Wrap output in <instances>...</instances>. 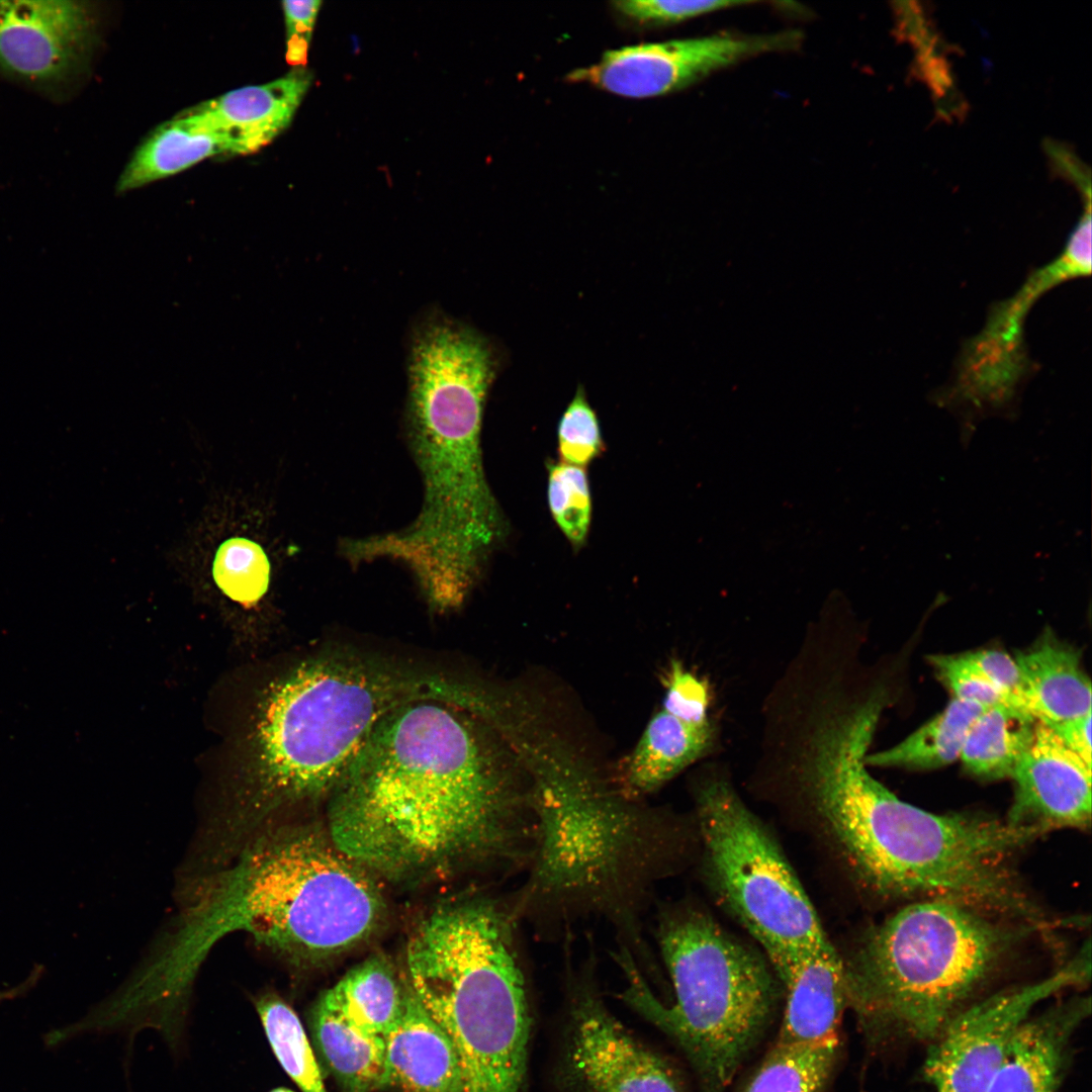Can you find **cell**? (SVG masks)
<instances>
[{
  "instance_id": "obj_1",
  "label": "cell",
  "mask_w": 1092,
  "mask_h": 1092,
  "mask_svg": "<svg viewBox=\"0 0 1092 1092\" xmlns=\"http://www.w3.org/2000/svg\"><path fill=\"white\" fill-rule=\"evenodd\" d=\"M468 709L439 700L386 716L335 789L333 844L359 866L405 872L461 857L527 871L538 825Z\"/></svg>"
},
{
  "instance_id": "obj_15",
  "label": "cell",
  "mask_w": 1092,
  "mask_h": 1092,
  "mask_svg": "<svg viewBox=\"0 0 1092 1092\" xmlns=\"http://www.w3.org/2000/svg\"><path fill=\"white\" fill-rule=\"evenodd\" d=\"M95 33L87 2L0 0V72L40 87L69 81Z\"/></svg>"
},
{
  "instance_id": "obj_40",
  "label": "cell",
  "mask_w": 1092,
  "mask_h": 1092,
  "mask_svg": "<svg viewBox=\"0 0 1092 1092\" xmlns=\"http://www.w3.org/2000/svg\"><path fill=\"white\" fill-rule=\"evenodd\" d=\"M270 1092H294V1091H292V1090H290V1089H288L286 1087H278V1088H275V1089L271 1090Z\"/></svg>"
},
{
  "instance_id": "obj_5",
  "label": "cell",
  "mask_w": 1092,
  "mask_h": 1092,
  "mask_svg": "<svg viewBox=\"0 0 1092 1092\" xmlns=\"http://www.w3.org/2000/svg\"><path fill=\"white\" fill-rule=\"evenodd\" d=\"M532 793L538 839L512 900L518 919L560 930L576 917L601 915L621 946L645 954L640 912L664 874L669 834L628 806L629 799L557 764L538 768Z\"/></svg>"
},
{
  "instance_id": "obj_39",
  "label": "cell",
  "mask_w": 1092,
  "mask_h": 1092,
  "mask_svg": "<svg viewBox=\"0 0 1092 1092\" xmlns=\"http://www.w3.org/2000/svg\"><path fill=\"white\" fill-rule=\"evenodd\" d=\"M36 979L37 977L34 974H31L25 981H23L19 985L13 988L0 990V1002L11 1000L25 994L33 986Z\"/></svg>"
},
{
  "instance_id": "obj_8",
  "label": "cell",
  "mask_w": 1092,
  "mask_h": 1092,
  "mask_svg": "<svg viewBox=\"0 0 1092 1092\" xmlns=\"http://www.w3.org/2000/svg\"><path fill=\"white\" fill-rule=\"evenodd\" d=\"M655 939L673 1003L654 995L631 960L619 964L627 979L621 997L678 1043L700 1092H724L767 1026L783 986L762 951L695 906L661 908Z\"/></svg>"
},
{
  "instance_id": "obj_6",
  "label": "cell",
  "mask_w": 1092,
  "mask_h": 1092,
  "mask_svg": "<svg viewBox=\"0 0 1092 1092\" xmlns=\"http://www.w3.org/2000/svg\"><path fill=\"white\" fill-rule=\"evenodd\" d=\"M1038 931L952 902H908L842 959L847 1007L874 1043L928 1044Z\"/></svg>"
},
{
  "instance_id": "obj_20",
  "label": "cell",
  "mask_w": 1092,
  "mask_h": 1092,
  "mask_svg": "<svg viewBox=\"0 0 1092 1092\" xmlns=\"http://www.w3.org/2000/svg\"><path fill=\"white\" fill-rule=\"evenodd\" d=\"M786 1007L776 1042L837 1035L847 1007L842 958L830 941L805 957L782 982Z\"/></svg>"
},
{
  "instance_id": "obj_28",
  "label": "cell",
  "mask_w": 1092,
  "mask_h": 1092,
  "mask_svg": "<svg viewBox=\"0 0 1092 1092\" xmlns=\"http://www.w3.org/2000/svg\"><path fill=\"white\" fill-rule=\"evenodd\" d=\"M839 1046L837 1035L809 1042H776L740 1092H822Z\"/></svg>"
},
{
  "instance_id": "obj_34",
  "label": "cell",
  "mask_w": 1092,
  "mask_h": 1092,
  "mask_svg": "<svg viewBox=\"0 0 1092 1092\" xmlns=\"http://www.w3.org/2000/svg\"><path fill=\"white\" fill-rule=\"evenodd\" d=\"M753 3L756 2L624 0L613 2V9L629 23L641 27H658L682 22L703 14Z\"/></svg>"
},
{
  "instance_id": "obj_16",
  "label": "cell",
  "mask_w": 1092,
  "mask_h": 1092,
  "mask_svg": "<svg viewBox=\"0 0 1092 1092\" xmlns=\"http://www.w3.org/2000/svg\"><path fill=\"white\" fill-rule=\"evenodd\" d=\"M1014 796L1006 821L1039 835L1091 825V765L1038 721L1012 778Z\"/></svg>"
},
{
  "instance_id": "obj_36",
  "label": "cell",
  "mask_w": 1092,
  "mask_h": 1092,
  "mask_svg": "<svg viewBox=\"0 0 1092 1092\" xmlns=\"http://www.w3.org/2000/svg\"><path fill=\"white\" fill-rule=\"evenodd\" d=\"M321 5L320 0L282 2L286 26V61L294 68H305L311 33Z\"/></svg>"
},
{
  "instance_id": "obj_37",
  "label": "cell",
  "mask_w": 1092,
  "mask_h": 1092,
  "mask_svg": "<svg viewBox=\"0 0 1092 1092\" xmlns=\"http://www.w3.org/2000/svg\"><path fill=\"white\" fill-rule=\"evenodd\" d=\"M964 654L1018 708L1028 711L1024 700L1023 680L1014 656L996 649L976 650Z\"/></svg>"
},
{
  "instance_id": "obj_12",
  "label": "cell",
  "mask_w": 1092,
  "mask_h": 1092,
  "mask_svg": "<svg viewBox=\"0 0 1092 1092\" xmlns=\"http://www.w3.org/2000/svg\"><path fill=\"white\" fill-rule=\"evenodd\" d=\"M801 41L800 31L787 30L640 43L608 51L598 63L570 72L567 80L629 98L655 97L752 57L797 49Z\"/></svg>"
},
{
  "instance_id": "obj_22",
  "label": "cell",
  "mask_w": 1092,
  "mask_h": 1092,
  "mask_svg": "<svg viewBox=\"0 0 1092 1092\" xmlns=\"http://www.w3.org/2000/svg\"><path fill=\"white\" fill-rule=\"evenodd\" d=\"M237 155L233 141L192 109L157 127L123 169L116 190L124 193L182 172L215 155Z\"/></svg>"
},
{
  "instance_id": "obj_35",
  "label": "cell",
  "mask_w": 1092,
  "mask_h": 1092,
  "mask_svg": "<svg viewBox=\"0 0 1092 1092\" xmlns=\"http://www.w3.org/2000/svg\"><path fill=\"white\" fill-rule=\"evenodd\" d=\"M664 679L662 710L689 723L711 722L708 714L711 693L706 680L686 669L677 660L670 663Z\"/></svg>"
},
{
  "instance_id": "obj_23",
  "label": "cell",
  "mask_w": 1092,
  "mask_h": 1092,
  "mask_svg": "<svg viewBox=\"0 0 1092 1092\" xmlns=\"http://www.w3.org/2000/svg\"><path fill=\"white\" fill-rule=\"evenodd\" d=\"M714 742L712 721L693 724L661 709L648 722L627 761L621 794L633 801L656 791L710 752Z\"/></svg>"
},
{
  "instance_id": "obj_19",
  "label": "cell",
  "mask_w": 1092,
  "mask_h": 1092,
  "mask_svg": "<svg viewBox=\"0 0 1092 1092\" xmlns=\"http://www.w3.org/2000/svg\"><path fill=\"white\" fill-rule=\"evenodd\" d=\"M311 80L306 68H293L272 82L230 91L191 109L230 136L239 155L251 154L290 124Z\"/></svg>"
},
{
  "instance_id": "obj_18",
  "label": "cell",
  "mask_w": 1092,
  "mask_h": 1092,
  "mask_svg": "<svg viewBox=\"0 0 1092 1092\" xmlns=\"http://www.w3.org/2000/svg\"><path fill=\"white\" fill-rule=\"evenodd\" d=\"M383 1039L382 1087L401 1092H464L453 1044L410 990L399 1018Z\"/></svg>"
},
{
  "instance_id": "obj_14",
  "label": "cell",
  "mask_w": 1092,
  "mask_h": 1092,
  "mask_svg": "<svg viewBox=\"0 0 1092 1092\" xmlns=\"http://www.w3.org/2000/svg\"><path fill=\"white\" fill-rule=\"evenodd\" d=\"M1091 274V216L1083 214L1061 254L1028 276L1010 297L991 307L983 330L969 340L958 381L985 398L1010 397L1028 367L1023 326L1035 301L1064 281Z\"/></svg>"
},
{
  "instance_id": "obj_26",
  "label": "cell",
  "mask_w": 1092,
  "mask_h": 1092,
  "mask_svg": "<svg viewBox=\"0 0 1092 1092\" xmlns=\"http://www.w3.org/2000/svg\"><path fill=\"white\" fill-rule=\"evenodd\" d=\"M405 995L388 965L371 959L348 972L320 1001L356 1027L383 1037L399 1018Z\"/></svg>"
},
{
  "instance_id": "obj_4",
  "label": "cell",
  "mask_w": 1092,
  "mask_h": 1092,
  "mask_svg": "<svg viewBox=\"0 0 1092 1092\" xmlns=\"http://www.w3.org/2000/svg\"><path fill=\"white\" fill-rule=\"evenodd\" d=\"M461 684L349 651L301 661L259 707L241 780L219 828L241 842L279 806L337 788L375 728L419 700L456 703Z\"/></svg>"
},
{
  "instance_id": "obj_7",
  "label": "cell",
  "mask_w": 1092,
  "mask_h": 1092,
  "mask_svg": "<svg viewBox=\"0 0 1092 1092\" xmlns=\"http://www.w3.org/2000/svg\"><path fill=\"white\" fill-rule=\"evenodd\" d=\"M516 930L492 910L457 908L407 944L410 991L453 1044L464 1092H524L530 1009Z\"/></svg>"
},
{
  "instance_id": "obj_24",
  "label": "cell",
  "mask_w": 1092,
  "mask_h": 1092,
  "mask_svg": "<svg viewBox=\"0 0 1092 1092\" xmlns=\"http://www.w3.org/2000/svg\"><path fill=\"white\" fill-rule=\"evenodd\" d=\"M316 1050L344 1092H371L382 1087L385 1045L317 1002L310 1016Z\"/></svg>"
},
{
  "instance_id": "obj_17",
  "label": "cell",
  "mask_w": 1092,
  "mask_h": 1092,
  "mask_svg": "<svg viewBox=\"0 0 1092 1092\" xmlns=\"http://www.w3.org/2000/svg\"><path fill=\"white\" fill-rule=\"evenodd\" d=\"M1090 1012V996L1076 995L1031 1014L986 1092H1060L1073 1039Z\"/></svg>"
},
{
  "instance_id": "obj_10",
  "label": "cell",
  "mask_w": 1092,
  "mask_h": 1092,
  "mask_svg": "<svg viewBox=\"0 0 1092 1092\" xmlns=\"http://www.w3.org/2000/svg\"><path fill=\"white\" fill-rule=\"evenodd\" d=\"M494 361L486 342L459 325L438 322L414 341L408 361V421L421 474L443 486L483 472L480 433Z\"/></svg>"
},
{
  "instance_id": "obj_21",
  "label": "cell",
  "mask_w": 1092,
  "mask_h": 1092,
  "mask_svg": "<svg viewBox=\"0 0 1092 1092\" xmlns=\"http://www.w3.org/2000/svg\"><path fill=\"white\" fill-rule=\"evenodd\" d=\"M1027 710L1050 725L1092 712L1091 682L1075 647L1044 632L1014 656Z\"/></svg>"
},
{
  "instance_id": "obj_27",
  "label": "cell",
  "mask_w": 1092,
  "mask_h": 1092,
  "mask_svg": "<svg viewBox=\"0 0 1092 1092\" xmlns=\"http://www.w3.org/2000/svg\"><path fill=\"white\" fill-rule=\"evenodd\" d=\"M985 707L952 699L930 721L896 745L868 753L867 766L932 769L960 758L968 731Z\"/></svg>"
},
{
  "instance_id": "obj_11",
  "label": "cell",
  "mask_w": 1092,
  "mask_h": 1092,
  "mask_svg": "<svg viewBox=\"0 0 1092 1092\" xmlns=\"http://www.w3.org/2000/svg\"><path fill=\"white\" fill-rule=\"evenodd\" d=\"M1090 978L1088 939L1050 976L974 1001L927 1044L923 1080L934 1092H986L1035 1007L1065 990L1085 987Z\"/></svg>"
},
{
  "instance_id": "obj_32",
  "label": "cell",
  "mask_w": 1092,
  "mask_h": 1092,
  "mask_svg": "<svg viewBox=\"0 0 1092 1092\" xmlns=\"http://www.w3.org/2000/svg\"><path fill=\"white\" fill-rule=\"evenodd\" d=\"M603 440L597 415L578 387L558 425L560 462L583 467L602 451Z\"/></svg>"
},
{
  "instance_id": "obj_33",
  "label": "cell",
  "mask_w": 1092,
  "mask_h": 1092,
  "mask_svg": "<svg viewBox=\"0 0 1092 1092\" xmlns=\"http://www.w3.org/2000/svg\"><path fill=\"white\" fill-rule=\"evenodd\" d=\"M929 662L954 699L985 708L1001 704L1017 707L964 653L930 655Z\"/></svg>"
},
{
  "instance_id": "obj_9",
  "label": "cell",
  "mask_w": 1092,
  "mask_h": 1092,
  "mask_svg": "<svg viewBox=\"0 0 1092 1092\" xmlns=\"http://www.w3.org/2000/svg\"><path fill=\"white\" fill-rule=\"evenodd\" d=\"M696 809L706 882L782 983L829 941L813 904L775 836L726 779L702 781Z\"/></svg>"
},
{
  "instance_id": "obj_30",
  "label": "cell",
  "mask_w": 1092,
  "mask_h": 1092,
  "mask_svg": "<svg viewBox=\"0 0 1092 1092\" xmlns=\"http://www.w3.org/2000/svg\"><path fill=\"white\" fill-rule=\"evenodd\" d=\"M212 573L218 588L231 600L252 606L267 592L268 557L261 546L244 537H233L217 549Z\"/></svg>"
},
{
  "instance_id": "obj_2",
  "label": "cell",
  "mask_w": 1092,
  "mask_h": 1092,
  "mask_svg": "<svg viewBox=\"0 0 1092 1092\" xmlns=\"http://www.w3.org/2000/svg\"><path fill=\"white\" fill-rule=\"evenodd\" d=\"M866 753L830 754L805 798L818 823L869 893L888 901L941 900L1053 930L1016 867L1040 835L981 813L936 814L894 795L868 770Z\"/></svg>"
},
{
  "instance_id": "obj_29",
  "label": "cell",
  "mask_w": 1092,
  "mask_h": 1092,
  "mask_svg": "<svg viewBox=\"0 0 1092 1092\" xmlns=\"http://www.w3.org/2000/svg\"><path fill=\"white\" fill-rule=\"evenodd\" d=\"M254 1004L277 1061L301 1092H327L323 1075L295 1011L278 995H258Z\"/></svg>"
},
{
  "instance_id": "obj_3",
  "label": "cell",
  "mask_w": 1092,
  "mask_h": 1092,
  "mask_svg": "<svg viewBox=\"0 0 1092 1092\" xmlns=\"http://www.w3.org/2000/svg\"><path fill=\"white\" fill-rule=\"evenodd\" d=\"M357 866L312 834L261 829L188 888L144 963L147 978L166 995L189 996L214 944L239 931L290 959L357 943L380 914L378 893Z\"/></svg>"
},
{
  "instance_id": "obj_13",
  "label": "cell",
  "mask_w": 1092,
  "mask_h": 1092,
  "mask_svg": "<svg viewBox=\"0 0 1092 1092\" xmlns=\"http://www.w3.org/2000/svg\"><path fill=\"white\" fill-rule=\"evenodd\" d=\"M569 987L567 1068L582 1092H681L670 1069L632 1036L605 1005L595 980L594 951L574 965Z\"/></svg>"
},
{
  "instance_id": "obj_38",
  "label": "cell",
  "mask_w": 1092,
  "mask_h": 1092,
  "mask_svg": "<svg viewBox=\"0 0 1092 1092\" xmlns=\"http://www.w3.org/2000/svg\"><path fill=\"white\" fill-rule=\"evenodd\" d=\"M1046 726L1055 732L1070 750L1091 765V712L1078 718Z\"/></svg>"
},
{
  "instance_id": "obj_31",
  "label": "cell",
  "mask_w": 1092,
  "mask_h": 1092,
  "mask_svg": "<svg viewBox=\"0 0 1092 1092\" xmlns=\"http://www.w3.org/2000/svg\"><path fill=\"white\" fill-rule=\"evenodd\" d=\"M548 504L556 524L573 545H581L588 533L592 500L583 467L558 462L549 465Z\"/></svg>"
},
{
  "instance_id": "obj_25",
  "label": "cell",
  "mask_w": 1092,
  "mask_h": 1092,
  "mask_svg": "<svg viewBox=\"0 0 1092 1092\" xmlns=\"http://www.w3.org/2000/svg\"><path fill=\"white\" fill-rule=\"evenodd\" d=\"M1037 724L1038 720L1024 709L1005 704L988 707L970 727L959 759L980 779H1011Z\"/></svg>"
}]
</instances>
